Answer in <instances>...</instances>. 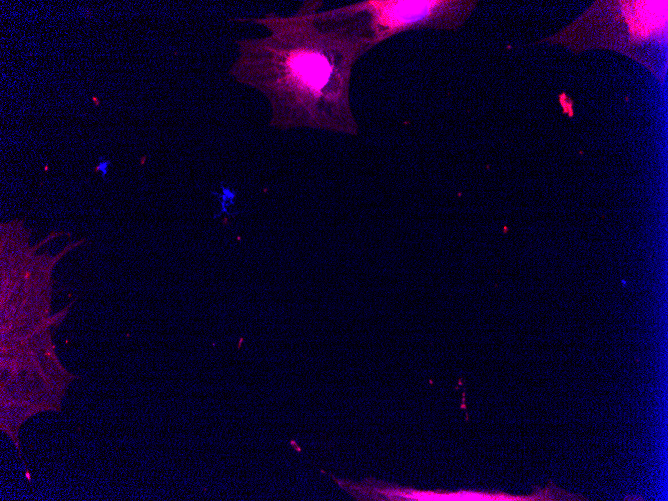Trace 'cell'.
<instances>
[{"label":"cell","mask_w":668,"mask_h":501,"mask_svg":"<svg viewBox=\"0 0 668 501\" xmlns=\"http://www.w3.org/2000/svg\"><path fill=\"white\" fill-rule=\"evenodd\" d=\"M111 165V161L108 159H105L102 155L98 157V164L94 168L95 171H100L102 177H105L106 174L108 173V168Z\"/></svg>","instance_id":"3"},{"label":"cell","mask_w":668,"mask_h":501,"mask_svg":"<svg viewBox=\"0 0 668 501\" xmlns=\"http://www.w3.org/2000/svg\"><path fill=\"white\" fill-rule=\"evenodd\" d=\"M474 1L369 0L353 3L370 40L377 46L411 30H451L461 26Z\"/></svg>","instance_id":"2"},{"label":"cell","mask_w":668,"mask_h":501,"mask_svg":"<svg viewBox=\"0 0 668 501\" xmlns=\"http://www.w3.org/2000/svg\"><path fill=\"white\" fill-rule=\"evenodd\" d=\"M320 6L305 1L289 16L237 19L262 25L268 34L238 40L229 73L267 99L272 127L355 135L352 71L375 46L352 4L324 11Z\"/></svg>","instance_id":"1"},{"label":"cell","mask_w":668,"mask_h":501,"mask_svg":"<svg viewBox=\"0 0 668 501\" xmlns=\"http://www.w3.org/2000/svg\"><path fill=\"white\" fill-rule=\"evenodd\" d=\"M92 99H93V102L96 103V105H99V104H100V102L97 100L98 98H96V97H92Z\"/></svg>","instance_id":"4"}]
</instances>
